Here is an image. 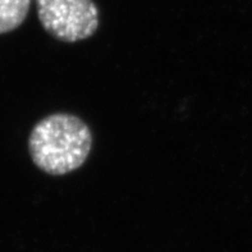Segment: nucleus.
Here are the masks:
<instances>
[{
    "mask_svg": "<svg viewBox=\"0 0 252 252\" xmlns=\"http://www.w3.org/2000/svg\"><path fill=\"white\" fill-rule=\"evenodd\" d=\"M91 149L90 127L68 113H54L38 121L29 137L32 161L50 176H64L81 168Z\"/></svg>",
    "mask_w": 252,
    "mask_h": 252,
    "instance_id": "f257e3e1",
    "label": "nucleus"
},
{
    "mask_svg": "<svg viewBox=\"0 0 252 252\" xmlns=\"http://www.w3.org/2000/svg\"><path fill=\"white\" fill-rule=\"evenodd\" d=\"M31 0H0V35L14 31L29 14Z\"/></svg>",
    "mask_w": 252,
    "mask_h": 252,
    "instance_id": "7ed1b4c3",
    "label": "nucleus"
},
{
    "mask_svg": "<svg viewBox=\"0 0 252 252\" xmlns=\"http://www.w3.org/2000/svg\"><path fill=\"white\" fill-rule=\"evenodd\" d=\"M40 23L62 42L83 41L99 29V9L93 0H36Z\"/></svg>",
    "mask_w": 252,
    "mask_h": 252,
    "instance_id": "f03ea898",
    "label": "nucleus"
}]
</instances>
